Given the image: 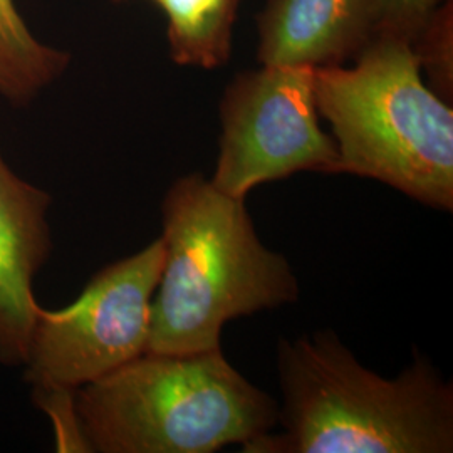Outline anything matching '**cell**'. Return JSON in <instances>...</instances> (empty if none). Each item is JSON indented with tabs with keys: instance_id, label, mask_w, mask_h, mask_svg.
Wrapping results in <instances>:
<instances>
[{
	"instance_id": "cell-1",
	"label": "cell",
	"mask_w": 453,
	"mask_h": 453,
	"mask_svg": "<svg viewBox=\"0 0 453 453\" xmlns=\"http://www.w3.org/2000/svg\"><path fill=\"white\" fill-rule=\"evenodd\" d=\"M282 434L247 453L453 452V383L421 355L395 378L363 366L331 329L277 342Z\"/></svg>"
},
{
	"instance_id": "cell-2",
	"label": "cell",
	"mask_w": 453,
	"mask_h": 453,
	"mask_svg": "<svg viewBox=\"0 0 453 453\" xmlns=\"http://www.w3.org/2000/svg\"><path fill=\"white\" fill-rule=\"evenodd\" d=\"M163 265L146 351L188 355L222 348L228 321L297 303L286 256L260 241L245 198L200 173L180 177L162 202Z\"/></svg>"
},
{
	"instance_id": "cell-3",
	"label": "cell",
	"mask_w": 453,
	"mask_h": 453,
	"mask_svg": "<svg viewBox=\"0 0 453 453\" xmlns=\"http://www.w3.org/2000/svg\"><path fill=\"white\" fill-rule=\"evenodd\" d=\"M74 432L89 452L211 453L274 432L279 402L222 348L145 351L73 395Z\"/></svg>"
},
{
	"instance_id": "cell-4",
	"label": "cell",
	"mask_w": 453,
	"mask_h": 453,
	"mask_svg": "<svg viewBox=\"0 0 453 453\" xmlns=\"http://www.w3.org/2000/svg\"><path fill=\"white\" fill-rule=\"evenodd\" d=\"M353 67L314 69L334 175L378 180L421 205L453 209V110L421 80L411 42L376 34Z\"/></svg>"
},
{
	"instance_id": "cell-5",
	"label": "cell",
	"mask_w": 453,
	"mask_h": 453,
	"mask_svg": "<svg viewBox=\"0 0 453 453\" xmlns=\"http://www.w3.org/2000/svg\"><path fill=\"white\" fill-rule=\"evenodd\" d=\"M162 265L158 237L140 252L103 267L73 304L39 309L22 365L24 380L39 398L69 400L78 389L145 353Z\"/></svg>"
},
{
	"instance_id": "cell-6",
	"label": "cell",
	"mask_w": 453,
	"mask_h": 453,
	"mask_svg": "<svg viewBox=\"0 0 453 453\" xmlns=\"http://www.w3.org/2000/svg\"><path fill=\"white\" fill-rule=\"evenodd\" d=\"M222 133L211 181L247 198L256 187L297 172L334 175L338 146L319 125L314 69L262 65L239 73L219 104Z\"/></svg>"
},
{
	"instance_id": "cell-7",
	"label": "cell",
	"mask_w": 453,
	"mask_h": 453,
	"mask_svg": "<svg viewBox=\"0 0 453 453\" xmlns=\"http://www.w3.org/2000/svg\"><path fill=\"white\" fill-rule=\"evenodd\" d=\"M50 196L20 179L0 155V363L22 366L41 306L34 279L52 249Z\"/></svg>"
},
{
	"instance_id": "cell-8",
	"label": "cell",
	"mask_w": 453,
	"mask_h": 453,
	"mask_svg": "<svg viewBox=\"0 0 453 453\" xmlns=\"http://www.w3.org/2000/svg\"><path fill=\"white\" fill-rule=\"evenodd\" d=\"M376 0H267L257 16L262 65L333 67L370 44Z\"/></svg>"
},
{
	"instance_id": "cell-9",
	"label": "cell",
	"mask_w": 453,
	"mask_h": 453,
	"mask_svg": "<svg viewBox=\"0 0 453 453\" xmlns=\"http://www.w3.org/2000/svg\"><path fill=\"white\" fill-rule=\"evenodd\" d=\"M168 19L170 58L180 65L219 69L232 56L243 0H153Z\"/></svg>"
},
{
	"instance_id": "cell-10",
	"label": "cell",
	"mask_w": 453,
	"mask_h": 453,
	"mask_svg": "<svg viewBox=\"0 0 453 453\" xmlns=\"http://www.w3.org/2000/svg\"><path fill=\"white\" fill-rule=\"evenodd\" d=\"M69 54L41 42L27 27L16 0H0V96L26 106L58 81Z\"/></svg>"
},
{
	"instance_id": "cell-11",
	"label": "cell",
	"mask_w": 453,
	"mask_h": 453,
	"mask_svg": "<svg viewBox=\"0 0 453 453\" xmlns=\"http://www.w3.org/2000/svg\"><path fill=\"white\" fill-rule=\"evenodd\" d=\"M430 88L452 104V0H445L411 42Z\"/></svg>"
},
{
	"instance_id": "cell-12",
	"label": "cell",
	"mask_w": 453,
	"mask_h": 453,
	"mask_svg": "<svg viewBox=\"0 0 453 453\" xmlns=\"http://www.w3.org/2000/svg\"><path fill=\"white\" fill-rule=\"evenodd\" d=\"M445 0H376L374 35H395L413 42Z\"/></svg>"
},
{
	"instance_id": "cell-13",
	"label": "cell",
	"mask_w": 453,
	"mask_h": 453,
	"mask_svg": "<svg viewBox=\"0 0 453 453\" xmlns=\"http://www.w3.org/2000/svg\"><path fill=\"white\" fill-rule=\"evenodd\" d=\"M113 2H121V0H113Z\"/></svg>"
}]
</instances>
